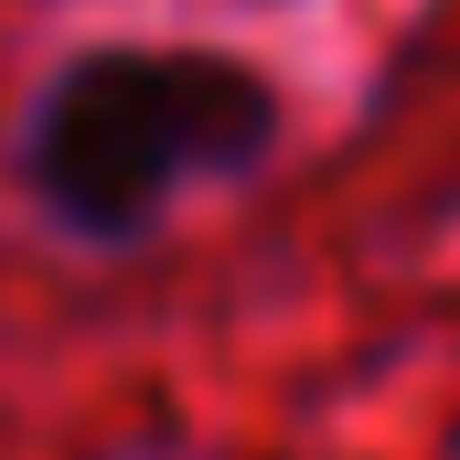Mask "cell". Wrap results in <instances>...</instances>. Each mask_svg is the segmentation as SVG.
Here are the masks:
<instances>
[{
	"label": "cell",
	"mask_w": 460,
	"mask_h": 460,
	"mask_svg": "<svg viewBox=\"0 0 460 460\" xmlns=\"http://www.w3.org/2000/svg\"><path fill=\"white\" fill-rule=\"evenodd\" d=\"M279 86L226 43H86L43 75L22 118V182L32 204L86 246H128L193 193L268 161Z\"/></svg>",
	"instance_id": "cell-1"
}]
</instances>
